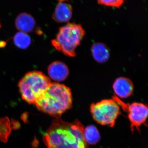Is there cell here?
Here are the masks:
<instances>
[{
    "label": "cell",
    "mask_w": 148,
    "mask_h": 148,
    "mask_svg": "<svg viewBox=\"0 0 148 148\" xmlns=\"http://www.w3.org/2000/svg\"><path fill=\"white\" fill-rule=\"evenodd\" d=\"M51 84L48 77L42 72L35 71L26 74L20 80L18 86L23 100L29 104H36Z\"/></svg>",
    "instance_id": "3"
},
{
    "label": "cell",
    "mask_w": 148,
    "mask_h": 148,
    "mask_svg": "<svg viewBox=\"0 0 148 148\" xmlns=\"http://www.w3.org/2000/svg\"><path fill=\"white\" fill-rule=\"evenodd\" d=\"M72 6L64 1H59L56 7L53 18L56 22L61 23L69 21L72 16Z\"/></svg>",
    "instance_id": "9"
},
{
    "label": "cell",
    "mask_w": 148,
    "mask_h": 148,
    "mask_svg": "<svg viewBox=\"0 0 148 148\" xmlns=\"http://www.w3.org/2000/svg\"><path fill=\"white\" fill-rule=\"evenodd\" d=\"M116 95L120 98H126L131 96L134 90V85L131 80L121 77L116 80L113 85Z\"/></svg>",
    "instance_id": "7"
},
{
    "label": "cell",
    "mask_w": 148,
    "mask_h": 148,
    "mask_svg": "<svg viewBox=\"0 0 148 148\" xmlns=\"http://www.w3.org/2000/svg\"><path fill=\"white\" fill-rule=\"evenodd\" d=\"M85 33L79 24L68 23L59 29L51 43L56 50L67 56L74 57L76 55V49L80 44Z\"/></svg>",
    "instance_id": "4"
},
{
    "label": "cell",
    "mask_w": 148,
    "mask_h": 148,
    "mask_svg": "<svg viewBox=\"0 0 148 148\" xmlns=\"http://www.w3.org/2000/svg\"><path fill=\"white\" fill-rule=\"evenodd\" d=\"M48 72L51 78L57 82L64 81L69 73L67 66L60 61H56L51 64L48 69Z\"/></svg>",
    "instance_id": "8"
},
{
    "label": "cell",
    "mask_w": 148,
    "mask_h": 148,
    "mask_svg": "<svg viewBox=\"0 0 148 148\" xmlns=\"http://www.w3.org/2000/svg\"><path fill=\"white\" fill-rule=\"evenodd\" d=\"M91 51L93 58L98 63H105L108 60L110 52L105 45L101 43L94 44Z\"/></svg>",
    "instance_id": "11"
},
{
    "label": "cell",
    "mask_w": 148,
    "mask_h": 148,
    "mask_svg": "<svg viewBox=\"0 0 148 148\" xmlns=\"http://www.w3.org/2000/svg\"><path fill=\"white\" fill-rule=\"evenodd\" d=\"M16 28L20 32H29L34 29L35 25L34 19L32 16L27 13L19 14L16 20Z\"/></svg>",
    "instance_id": "10"
},
{
    "label": "cell",
    "mask_w": 148,
    "mask_h": 148,
    "mask_svg": "<svg viewBox=\"0 0 148 148\" xmlns=\"http://www.w3.org/2000/svg\"><path fill=\"white\" fill-rule=\"evenodd\" d=\"M14 41L18 47L21 49H26L30 45L31 40L29 35L26 33L20 32L16 33L14 36Z\"/></svg>",
    "instance_id": "13"
},
{
    "label": "cell",
    "mask_w": 148,
    "mask_h": 148,
    "mask_svg": "<svg viewBox=\"0 0 148 148\" xmlns=\"http://www.w3.org/2000/svg\"><path fill=\"white\" fill-rule=\"evenodd\" d=\"M84 129L77 120L70 123L56 119L44 136V143L47 148H88Z\"/></svg>",
    "instance_id": "1"
},
{
    "label": "cell",
    "mask_w": 148,
    "mask_h": 148,
    "mask_svg": "<svg viewBox=\"0 0 148 148\" xmlns=\"http://www.w3.org/2000/svg\"><path fill=\"white\" fill-rule=\"evenodd\" d=\"M90 110L93 119L98 123L111 127L114 125L116 120L121 114L119 105L113 98L93 103Z\"/></svg>",
    "instance_id": "5"
},
{
    "label": "cell",
    "mask_w": 148,
    "mask_h": 148,
    "mask_svg": "<svg viewBox=\"0 0 148 148\" xmlns=\"http://www.w3.org/2000/svg\"><path fill=\"white\" fill-rule=\"evenodd\" d=\"M113 99L121 106L123 110L128 112V117L130 122L131 131L135 129L140 131V127L143 125H147V120L148 117V106L141 103L126 104L123 103L116 96H113Z\"/></svg>",
    "instance_id": "6"
},
{
    "label": "cell",
    "mask_w": 148,
    "mask_h": 148,
    "mask_svg": "<svg viewBox=\"0 0 148 148\" xmlns=\"http://www.w3.org/2000/svg\"><path fill=\"white\" fill-rule=\"evenodd\" d=\"M84 137L88 145H94L100 140V133L97 128L93 125H89L84 129Z\"/></svg>",
    "instance_id": "12"
},
{
    "label": "cell",
    "mask_w": 148,
    "mask_h": 148,
    "mask_svg": "<svg viewBox=\"0 0 148 148\" xmlns=\"http://www.w3.org/2000/svg\"><path fill=\"white\" fill-rule=\"evenodd\" d=\"M124 1L123 0H112V1H98L99 4L108 6L114 7L119 8L122 5Z\"/></svg>",
    "instance_id": "14"
},
{
    "label": "cell",
    "mask_w": 148,
    "mask_h": 148,
    "mask_svg": "<svg viewBox=\"0 0 148 148\" xmlns=\"http://www.w3.org/2000/svg\"><path fill=\"white\" fill-rule=\"evenodd\" d=\"M71 89L65 85L51 83L49 87L35 105L40 110L56 119L72 107Z\"/></svg>",
    "instance_id": "2"
}]
</instances>
